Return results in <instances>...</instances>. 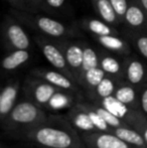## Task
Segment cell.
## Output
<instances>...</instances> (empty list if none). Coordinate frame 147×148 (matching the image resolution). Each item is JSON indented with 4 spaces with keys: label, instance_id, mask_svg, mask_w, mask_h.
I'll return each mask as SVG.
<instances>
[{
    "label": "cell",
    "instance_id": "cell-1",
    "mask_svg": "<svg viewBox=\"0 0 147 148\" xmlns=\"http://www.w3.org/2000/svg\"><path fill=\"white\" fill-rule=\"evenodd\" d=\"M19 133L29 141L44 148H85L86 146L70 121L59 117L46 118L34 126L19 130Z\"/></svg>",
    "mask_w": 147,
    "mask_h": 148
},
{
    "label": "cell",
    "instance_id": "cell-2",
    "mask_svg": "<svg viewBox=\"0 0 147 148\" xmlns=\"http://www.w3.org/2000/svg\"><path fill=\"white\" fill-rule=\"evenodd\" d=\"M45 113L39 105L31 101H21L16 104L7 116L5 125L8 129H26L46 119Z\"/></svg>",
    "mask_w": 147,
    "mask_h": 148
},
{
    "label": "cell",
    "instance_id": "cell-3",
    "mask_svg": "<svg viewBox=\"0 0 147 148\" xmlns=\"http://www.w3.org/2000/svg\"><path fill=\"white\" fill-rule=\"evenodd\" d=\"M124 20L132 28H147V15L137 0H131L130 3L128 2Z\"/></svg>",
    "mask_w": 147,
    "mask_h": 148
},
{
    "label": "cell",
    "instance_id": "cell-4",
    "mask_svg": "<svg viewBox=\"0 0 147 148\" xmlns=\"http://www.w3.org/2000/svg\"><path fill=\"white\" fill-rule=\"evenodd\" d=\"M69 117L70 122L74 125V127L78 128L82 132H93L97 130L87 112L79 107L78 104L69 112Z\"/></svg>",
    "mask_w": 147,
    "mask_h": 148
},
{
    "label": "cell",
    "instance_id": "cell-5",
    "mask_svg": "<svg viewBox=\"0 0 147 148\" xmlns=\"http://www.w3.org/2000/svg\"><path fill=\"white\" fill-rule=\"evenodd\" d=\"M18 94L17 85H8L3 89L0 96V119L8 116L15 105Z\"/></svg>",
    "mask_w": 147,
    "mask_h": 148
},
{
    "label": "cell",
    "instance_id": "cell-6",
    "mask_svg": "<svg viewBox=\"0 0 147 148\" xmlns=\"http://www.w3.org/2000/svg\"><path fill=\"white\" fill-rule=\"evenodd\" d=\"M7 36L16 49H27L29 47L27 34L18 24H11L7 28Z\"/></svg>",
    "mask_w": 147,
    "mask_h": 148
},
{
    "label": "cell",
    "instance_id": "cell-7",
    "mask_svg": "<svg viewBox=\"0 0 147 148\" xmlns=\"http://www.w3.org/2000/svg\"><path fill=\"white\" fill-rule=\"evenodd\" d=\"M57 87L49 83H40L37 84L34 89V102L39 106L49 105L51 99L57 93Z\"/></svg>",
    "mask_w": 147,
    "mask_h": 148
},
{
    "label": "cell",
    "instance_id": "cell-8",
    "mask_svg": "<svg viewBox=\"0 0 147 148\" xmlns=\"http://www.w3.org/2000/svg\"><path fill=\"white\" fill-rule=\"evenodd\" d=\"M42 53L44 55L45 59L49 60L55 68L59 69L61 71L67 70V60L66 57H64L63 53L59 51L57 47L53 45H44L42 47Z\"/></svg>",
    "mask_w": 147,
    "mask_h": 148
},
{
    "label": "cell",
    "instance_id": "cell-9",
    "mask_svg": "<svg viewBox=\"0 0 147 148\" xmlns=\"http://www.w3.org/2000/svg\"><path fill=\"white\" fill-rule=\"evenodd\" d=\"M36 24L39 27V29L42 30L46 34L51 35V36H62L66 32L65 26L61 22L51 19V18L44 17V16L39 17L36 21Z\"/></svg>",
    "mask_w": 147,
    "mask_h": 148
},
{
    "label": "cell",
    "instance_id": "cell-10",
    "mask_svg": "<svg viewBox=\"0 0 147 148\" xmlns=\"http://www.w3.org/2000/svg\"><path fill=\"white\" fill-rule=\"evenodd\" d=\"M28 59H29V53L26 49H17L4 58V60H2V68L7 71L15 70L25 62H27Z\"/></svg>",
    "mask_w": 147,
    "mask_h": 148
},
{
    "label": "cell",
    "instance_id": "cell-11",
    "mask_svg": "<svg viewBox=\"0 0 147 148\" xmlns=\"http://www.w3.org/2000/svg\"><path fill=\"white\" fill-rule=\"evenodd\" d=\"M41 76L47 83L53 85L57 88L64 90L74 89V85L71 82V80L68 77H66L65 75L61 74V73L53 72V71H47V72H43L41 74Z\"/></svg>",
    "mask_w": 147,
    "mask_h": 148
},
{
    "label": "cell",
    "instance_id": "cell-12",
    "mask_svg": "<svg viewBox=\"0 0 147 148\" xmlns=\"http://www.w3.org/2000/svg\"><path fill=\"white\" fill-rule=\"evenodd\" d=\"M114 134L117 135L120 139L125 141L126 143L131 145H136V146H142L145 142L144 138L137 133L136 131L131 130V129L125 128V127H118L115 128Z\"/></svg>",
    "mask_w": 147,
    "mask_h": 148
},
{
    "label": "cell",
    "instance_id": "cell-13",
    "mask_svg": "<svg viewBox=\"0 0 147 148\" xmlns=\"http://www.w3.org/2000/svg\"><path fill=\"white\" fill-rule=\"evenodd\" d=\"M102 106L103 108L107 109L112 114L117 116L118 118H123L128 113L127 106L122 103V102H120L116 97H113V96L103 98Z\"/></svg>",
    "mask_w": 147,
    "mask_h": 148
},
{
    "label": "cell",
    "instance_id": "cell-14",
    "mask_svg": "<svg viewBox=\"0 0 147 148\" xmlns=\"http://www.w3.org/2000/svg\"><path fill=\"white\" fill-rule=\"evenodd\" d=\"M145 68L138 60H132L127 66V79L131 84H139L144 78Z\"/></svg>",
    "mask_w": 147,
    "mask_h": 148
},
{
    "label": "cell",
    "instance_id": "cell-15",
    "mask_svg": "<svg viewBox=\"0 0 147 148\" xmlns=\"http://www.w3.org/2000/svg\"><path fill=\"white\" fill-rule=\"evenodd\" d=\"M98 39H99V42H100L103 47L110 49V51H122V53H125V51H128V47L125 41L113 34L99 36Z\"/></svg>",
    "mask_w": 147,
    "mask_h": 148
},
{
    "label": "cell",
    "instance_id": "cell-16",
    "mask_svg": "<svg viewBox=\"0 0 147 148\" xmlns=\"http://www.w3.org/2000/svg\"><path fill=\"white\" fill-rule=\"evenodd\" d=\"M96 5L101 17L107 23H115L118 16L116 15L110 0H96Z\"/></svg>",
    "mask_w": 147,
    "mask_h": 148
},
{
    "label": "cell",
    "instance_id": "cell-17",
    "mask_svg": "<svg viewBox=\"0 0 147 148\" xmlns=\"http://www.w3.org/2000/svg\"><path fill=\"white\" fill-rule=\"evenodd\" d=\"M78 106L87 112V114H88L91 121H92L93 125H94L97 130L103 131V132H106V131L108 130V128H109L108 124L105 122L104 119L97 113V111L94 109V107H93L92 105H89V104H86V103H80V104H78Z\"/></svg>",
    "mask_w": 147,
    "mask_h": 148
},
{
    "label": "cell",
    "instance_id": "cell-18",
    "mask_svg": "<svg viewBox=\"0 0 147 148\" xmlns=\"http://www.w3.org/2000/svg\"><path fill=\"white\" fill-rule=\"evenodd\" d=\"M67 64L73 69H82L83 62V49L79 45H73L68 47L66 51Z\"/></svg>",
    "mask_w": 147,
    "mask_h": 148
},
{
    "label": "cell",
    "instance_id": "cell-19",
    "mask_svg": "<svg viewBox=\"0 0 147 148\" xmlns=\"http://www.w3.org/2000/svg\"><path fill=\"white\" fill-rule=\"evenodd\" d=\"M99 66L98 56L91 47H86L83 49V62H82V70L87 72L88 70Z\"/></svg>",
    "mask_w": 147,
    "mask_h": 148
},
{
    "label": "cell",
    "instance_id": "cell-20",
    "mask_svg": "<svg viewBox=\"0 0 147 148\" xmlns=\"http://www.w3.org/2000/svg\"><path fill=\"white\" fill-rule=\"evenodd\" d=\"M105 78V72L102 68H93L85 72V81L91 87V88H96L100 82Z\"/></svg>",
    "mask_w": 147,
    "mask_h": 148
},
{
    "label": "cell",
    "instance_id": "cell-21",
    "mask_svg": "<svg viewBox=\"0 0 147 148\" xmlns=\"http://www.w3.org/2000/svg\"><path fill=\"white\" fill-rule=\"evenodd\" d=\"M88 26H89V28H90V30L92 31L93 33L97 34L98 36L110 35L114 33V30L112 29L108 24L103 21H100V20H97V19H93V20H91V21H89Z\"/></svg>",
    "mask_w": 147,
    "mask_h": 148
},
{
    "label": "cell",
    "instance_id": "cell-22",
    "mask_svg": "<svg viewBox=\"0 0 147 148\" xmlns=\"http://www.w3.org/2000/svg\"><path fill=\"white\" fill-rule=\"evenodd\" d=\"M95 89H96L97 95L103 99V98L112 96V94L114 93V90H115V85L111 79L105 77Z\"/></svg>",
    "mask_w": 147,
    "mask_h": 148
},
{
    "label": "cell",
    "instance_id": "cell-23",
    "mask_svg": "<svg viewBox=\"0 0 147 148\" xmlns=\"http://www.w3.org/2000/svg\"><path fill=\"white\" fill-rule=\"evenodd\" d=\"M94 109L97 111V113L101 116L105 120V122L108 124L109 127H113V128H118L121 126V121L120 118H118L117 116H115L114 114H112L111 112H109L107 109L103 107H94Z\"/></svg>",
    "mask_w": 147,
    "mask_h": 148
},
{
    "label": "cell",
    "instance_id": "cell-24",
    "mask_svg": "<svg viewBox=\"0 0 147 148\" xmlns=\"http://www.w3.org/2000/svg\"><path fill=\"white\" fill-rule=\"evenodd\" d=\"M115 97L123 104L128 105V104L132 103L134 101V99H135V91L131 87L124 86L116 91Z\"/></svg>",
    "mask_w": 147,
    "mask_h": 148
},
{
    "label": "cell",
    "instance_id": "cell-25",
    "mask_svg": "<svg viewBox=\"0 0 147 148\" xmlns=\"http://www.w3.org/2000/svg\"><path fill=\"white\" fill-rule=\"evenodd\" d=\"M101 68L107 74L116 75L120 72V64L112 57H105L101 60Z\"/></svg>",
    "mask_w": 147,
    "mask_h": 148
},
{
    "label": "cell",
    "instance_id": "cell-26",
    "mask_svg": "<svg viewBox=\"0 0 147 148\" xmlns=\"http://www.w3.org/2000/svg\"><path fill=\"white\" fill-rule=\"evenodd\" d=\"M69 103H70V99L67 96L57 92L53 95V97L51 99L49 105L51 106L53 108H55V109H61V108L66 107Z\"/></svg>",
    "mask_w": 147,
    "mask_h": 148
},
{
    "label": "cell",
    "instance_id": "cell-27",
    "mask_svg": "<svg viewBox=\"0 0 147 148\" xmlns=\"http://www.w3.org/2000/svg\"><path fill=\"white\" fill-rule=\"evenodd\" d=\"M118 18H124L128 8V0H110Z\"/></svg>",
    "mask_w": 147,
    "mask_h": 148
},
{
    "label": "cell",
    "instance_id": "cell-28",
    "mask_svg": "<svg viewBox=\"0 0 147 148\" xmlns=\"http://www.w3.org/2000/svg\"><path fill=\"white\" fill-rule=\"evenodd\" d=\"M135 45L137 47L138 51L147 60V35L146 34H139L134 39Z\"/></svg>",
    "mask_w": 147,
    "mask_h": 148
},
{
    "label": "cell",
    "instance_id": "cell-29",
    "mask_svg": "<svg viewBox=\"0 0 147 148\" xmlns=\"http://www.w3.org/2000/svg\"><path fill=\"white\" fill-rule=\"evenodd\" d=\"M47 2L49 6L53 8H59L64 3H65V0H45Z\"/></svg>",
    "mask_w": 147,
    "mask_h": 148
},
{
    "label": "cell",
    "instance_id": "cell-30",
    "mask_svg": "<svg viewBox=\"0 0 147 148\" xmlns=\"http://www.w3.org/2000/svg\"><path fill=\"white\" fill-rule=\"evenodd\" d=\"M141 105H142V108H143L144 112L147 113V89L143 92V94H142Z\"/></svg>",
    "mask_w": 147,
    "mask_h": 148
},
{
    "label": "cell",
    "instance_id": "cell-31",
    "mask_svg": "<svg viewBox=\"0 0 147 148\" xmlns=\"http://www.w3.org/2000/svg\"><path fill=\"white\" fill-rule=\"evenodd\" d=\"M138 3L140 4V6L142 7V9L145 11L146 15H147V0H137Z\"/></svg>",
    "mask_w": 147,
    "mask_h": 148
},
{
    "label": "cell",
    "instance_id": "cell-32",
    "mask_svg": "<svg viewBox=\"0 0 147 148\" xmlns=\"http://www.w3.org/2000/svg\"><path fill=\"white\" fill-rule=\"evenodd\" d=\"M144 140H145V142L147 143V129L145 130V132H144Z\"/></svg>",
    "mask_w": 147,
    "mask_h": 148
},
{
    "label": "cell",
    "instance_id": "cell-33",
    "mask_svg": "<svg viewBox=\"0 0 147 148\" xmlns=\"http://www.w3.org/2000/svg\"><path fill=\"white\" fill-rule=\"evenodd\" d=\"M12 1H16V0H12Z\"/></svg>",
    "mask_w": 147,
    "mask_h": 148
},
{
    "label": "cell",
    "instance_id": "cell-34",
    "mask_svg": "<svg viewBox=\"0 0 147 148\" xmlns=\"http://www.w3.org/2000/svg\"><path fill=\"white\" fill-rule=\"evenodd\" d=\"M0 96H1V93H0Z\"/></svg>",
    "mask_w": 147,
    "mask_h": 148
},
{
    "label": "cell",
    "instance_id": "cell-35",
    "mask_svg": "<svg viewBox=\"0 0 147 148\" xmlns=\"http://www.w3.org/2000/svg\"><path fill=\"white\" fill-rule=\"evenodd\" d=\"M0 148H2V147H1V146H0Z\"/></svg>",
    "mask_w": 147,
    "mask_h": 148
}]
</instances>
